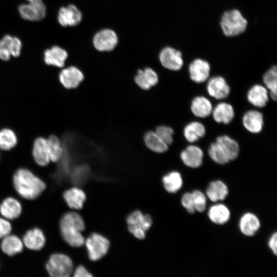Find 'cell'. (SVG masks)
<instances>
[{"instance_id":"13","label":"cell","mask_w":277,"mask_h":277,"mask_svg":"<svg viewBox=\"0 0 277 277\" xmlns=\"http://www.w3.org/2000/svg\"><path fill=\"white\" fill-rule=\"evenodd\" d=\"M18 12L21 17L26 20L38 21L45 17L46 8L43 2L40 1L20 5Z\"/></svg>"},{"instance_id":"24","label":"cell","mask_w":277,"mask_h":277,"mask_svg":"<svg viewBox=\"0 0 277 277\" xmlns=\"http://www.w3.org/2000/svg\"><path fill=\"white\" fill-rule=\"evenodd\" d=\"M211 114L215 122L226 125L231 123L235 115L233 106L226 102L217 104L213 108Z\"/></svg>"},{"instance_id":"18","label":"cell","mask_w":277,"mask_h":277,"mask_svg":"<svg viewBox=\"0 0 277 277\" xmlns=\"http://www.w3.org/2000/svg\"><path fill=\"white\" fill-rule=\"evenodd\" d=\"M242 123L244 128L249 132L259 133L263 128V115L259 111L250 110L246 112L243 116Z\"/></svg>"},{"instance_id":"23","label":"cell","mask_w":277,"mask_h":277,"mask_svg":"<svg viewBox=\"0 0 277 277\" xmlns=\"http://www.w3.org/2000/svg\"><path fill=\"white\" fill-rule=\"evenodd\" d=\"M63 197L67 206L73 210L82 209L86 199L84 191L76 187L65 190Z\"/></svg>"},{"instance_id":"7","label":"cell","mask_w":277,"mask_h":277,"mask_svg":"<svg viewBox=\"0 0 277 277\" xmlns=\"http://www.w3.org/2000/svg\"><path fill=\"white\" fill-rule=\"evenodd\" d=\"M159 59L163 67L171 71H178L184 65L183 53L174 47H164L159 53Z\"/></svg>"},{"instance_id":"21","label":"cell","mask_w":277,"mask_h":277,"mask_svg":"<svg viewBox=\"0 0 277 277\" xmlns=\"http://www.w3.org/2000/svg\"><path fill=\"white\" fill-rule=\"evenodd\" d=\"M239 226L241 232L244 235L252 236L260 228L261 222L255 214L251 212H246L241 217Z\"/></svg>"},{"instance_id":"17","label":"cell","mask_w":277,"mask_h":277,"mask_svg":"<svg viewBox=\"0 0 277 277\" xmlns=\"http://www.w3.org/2000/svg\"><path fill=\"white\" fill-rule=\"evenodd\" d=\"M180 157L186 166L196 168L202 165L204 152L199 146L190 145L181 152Z\"/></svg>"},{"instance_id":"29","label":"cell","mask_w":277,"mask_h":277,"mask_svg":"<svg viewBox=\"0 0 277 277\" xmlns=\"http://www.w3.org/2000/svg\"><path fill=\"white\" fill-rule=\"evenodd\" d=\"M206 133L205 126L197 121H193L187 124L183 130L185 139L189 143H193L204 137Z\"/></svg>"},{"instance_id":"20","label":"cell","mask_w":277,"mask_h":277,"mask_svg":"<svg viewBox=\"0 0 277 277\" xmlns=\"http://www.w3.org/2000/svg\"><path fill=\"white\" fill-rule=\"evenodd\" d=\"M247 98L248 101L254 107L263 108L268 102L269 93L265 86L260 84H255L248 90Z\"/></svg>"},{"instance_id":"36","label":"cell","mask_w":277,"mask_h":277,"mask_svg":"<svg viewBox=\"0 0 277 277\" xmlns=\"http://www.w3.org/2000/svg\"><path fill=\"white\" fill-rule=\"evenodd\" d=\"M208 154L213 161L220 165H225L230 161L223 148L216 142L210 145Z\"/></svg>"},{"instance_id":"27","label":"cell","mask_w":277,"mask_h":277,"mask_svg":"<svg viewBox=\"0 0 277 277\" xmlns=\"http://www.w3.org/2000/svg\"><path fill=\"white\" fill-rule=\"evenodd\" d=\"M228 188L226 184L221 180L210 182L206 189V196L213 202L223 201L228 194Z\"/></svg>"},{"instance_id":"10","label":"cell","mask_w":277,"mask_h":277,"mask_svg":"<svg viewBox=\"0 0 277 277\" xmlns=\"http://www.w3.org/2000/svg\"><path fill=\"white\" fill-rule=\"evenodd\" d=\"M31 156L38 166L46 167L50 163L47 137L39 136L34 139L31 148Z\"/></svg>"},{"instance_id":"2","label":"cell","mask_w":277,"mask_h":277,"mask_svg":"<svg viewBox=\"0 0 277 277\" xmlns=\"http://www.w3.org/2000/svg\"><path fill=\"white\" fill-rule=\"evenodd\" d=\"M85 228L83 218L73 211L64 213L60 220L61 235L65 242L73 247H80L84 245L85 239L82 232Z\"/></svg>"},{"instance_id":"40","label":"cell","mask_w":277,"mask_h":277,"mask_svg":"<svg viewBox=\"0 0 277 277\" xmlns=\"http://www.w3.org/2000/svg\"><path fill=\"white\" fill-rule=\"evenodd\" d=\"M181 204L189 213L192 214L195 211L191 192H186L183 195Z\"/></svg>"},{"instance_id":"39","label":"cell","mask_w":277,"mask_h":277,"mask_svg":"<svg viewBox=\"0 0 277 277\" xmlns=\"http://www.w3.org/2000/svg\"><path fill=\"white\" fill-rule=\"evenodd\" d=\"M155 132L168 145L172 143L174 131L171 127L166 126H160L156 128Z\"/></svg>"},{"instance_id":"43","label":"cell","mask_w":277,"mask_h":277,"mask_svg":"<svg viewBox=\"0 0 277 277\" xmlns=\"http://www.w3.org/2000/svg\"><path fill=\"white\" fill-rule=\"evenodd\" d=\"M74 277L92 276V275L83 265L77 266L73 271Z\"/></svg>"},{"instance_id":"26","label":"cell","mask_w":277,"mask_h":277,"mask_svg":"<svg viewBox=\"0 0 277 277\" xmlns=\"http://www.w3.org/2000/svg\"><path fill=\"white\" fill-rule=\"evenodd\" d=\"M190 108L192 113L200 118L209 116L213 109L210 100L204 96H197L194 97L191 101Z\"/></svg>"},{"instance_id":"25","label":"cell","mask_w":277,"mask_h":277,"mask_svg":"<svg viewBox=\"0 0 277 277\" xmlns=\"http://www.w3.org/2000/svg\"><path fill=\"white\" fill-rule=\"evenodd\" d=\"M134 81L140 88L148 90L157 84L159 76L153 69L147 67L137 71Z\"/></svg>"},{"instance_id":"12","label":"cell","mask_w":277,"mask_h":277,"mask_svg":"<svg viewBox=\"0 0 277 277\" xmlns=\"http://www.w3.org/2000/svg\"><path fill=\"white\" fill-rule=\"evenodd\" d=\"M22 239L24 247L33 251H40L45 247L46 243V238L44 232L38 227L28 230Z\"/></svg>"},{"instance_id":"15","label":"cell","mask_w":277,"mask_h":277,"mask_svg":"<svg viewBox=\"0 0 277 277\" xmlns=\"http://www.w3.org/2000/svg\"><path fill=\"white\" fill-rule=\"evenodd\" d=\"M82 17L81 11L75 5L71 4L60 9L57 20L63 27H73L81 23Z\"/></svg>"},{"instance_id":"22","label":"cell","mask_w":277,"mask_h":277,"mask_svg":"<svg viewBox=\"0 0 277 277\" xmlns=\"http://www.w3.org/2000/svg\"><path fill=\"white\" fill-rule=\"evenodd\" d=\"M68 57V53L61 47L54 46L46 50L44 54V60L46 64L58 68L64 66Z\"/></svg>"},{"instance_id":"1","label":"cell","mask_w":277,"mask_h":277,"mask_svg":"<svg viewBox=\"0 0 277 277\" xmlns=\"http://www.w3.org/2000/svg\"><path fill=\"white\" fill-rule=\"evenodd\" d=\"M12 183L16 192L26 200L37 199L46 190L45 182L30 169L21 167L15 171Z\"/></svg>"},{"instance_id":"5","label":"cell","mask_w":277,"mask_h":277,"mask_svg":"<svg viewBox=\"0 0 277 277\" xmlns=\"http://www.w3.org/2000/svg\"><path fill=\"white\" fill-rule=\"evenodd\" d=\"M127 223L129 232L136 238L142 240L145 238L146 232L151 226L152 220L149 215L136 210L128 215Z\"/></svg>"},{"instance_id":"34","label":"cell","mask_w":277,"mask_h":277,"mask_svg":"<svg viewBox=\"0 0 277 277\" xmlns=\"http://www.w3.org/2000/svg\"><path fill=\"white\" fill-rule=\"evenodd\" d=\"M263 81L267 90H269V95L274 101L277 98V68L272 65L263 76Z\"/></svg>"},{"instance_id":"46","label":"cell","mask_w":277,"mask_h":277,"mask_svg":"<svg viewBox=\"0 0 277 277\" xmlns=\"http://www.w3.org/2000/svg\"><path fill=\"white\" fill-rule=\"evenodd\" d=\"M1 152H0V161H1Z\"/></svg>"},{"instance_id":"3","label":"cell","mask_w":277,"mask_h":277,"mask_svg":"<svg viewBox=\"0 0 277 277\" xmlns=\"http://www.w3.org/2000/svg\"><path fill=\"white\" fill-rule=\"evenodd\" d=\"M248 25L247 18L236 8L225 10L219 19V26L222 34L229 38L238 37L244 33Z\"/></svg>"},{"instance_id":"37","label":"cell","mask_w":277,"mask_h":277,"mask_svg":"<svg viewBox=\"0 0 277 277\" xmlns=\"http://www.w3.org/2000/svg\"><path fill=\"white\" fill-rule=\"evenodd\" d=\"M12 39V36L6 35L0 40V59L2 61H7L11 56Z\"/></svg>"},{"instance_id":"19","label":"cell","mask_w":277,"mask_h":277,"mask_svg":"<svg viewBox=\"0 0 277 277\" xmlns=\"http://www.w3.org/2000/svg\"><path fill=\"white\" fill-rule=\"evenodd\" d=\"M1 240L0 249L9 256L21 253L25 248L22 239L14 234L10 233Z\"/></svg>"},{"instance_id":"35","label":"cell","mask_w":277,"mask_h":277,"mask_svg":"<svg viewBox=\"0 0 277 277\" xmlns=\"http://www.w3.org/2000/svg\"><path fill=\"white\" fill-rule=\"evenodd\" d=\"M146 146L156 153H163L168 149V145L154 131H148L144 136Z\"/></svg>"},{"instance_id":"8","label":"cell","mask_w":277,"mask_h":277,"mask_svg":"<svg viewBox=\"0 0 277 277\" xmlns=\"http://www.w3.org/2000/svg\"><path fill=\"white\" fill-rule=\"evenodd\" d=\"M188 71L190 78L193 82L202 83L210 77L211 65L207 60L196 57L189 64Z\"/></svg>"},{"instance_id":"45","label":"cell","mask_w":277,"mask_h":277,"mask_svg":"<svg viewBox=\"0 0 277 277\" xmlns=\"http://www.w3.org/2000/svg\"><path fill=\"white\" fill-rule=\"evenodd\" d=\"M26 1H28L29 3H34V2H38L42 0H26Z\"/></svg>"},{"instance_id":"28","label":"cell","mask_w":277,"mask_h":277,"mask_svg":"<svg viewBox=\"0 0 277 277\" xmlns=\"http://www.w3.org/2000/svg\"><path fill=\"white\" fill-rule=\"evenodd\" d=\"M208 215L212 223L218 225H223L229 220L230 212L225 205L216 204L210 207Z\"/></svg>"},{"instance_id":"38","label":"cell","mask_w":277,"mask_h":277,"mask_svg":"<svg viewBox=\"0 0 277 277\" xmlns=\"http://www.w3.org/2000/svg\"><path fill=\"white\" fill-rule=\"evenodd\" d=\"M195 211L202 212L206 208L207 200L205 195L200 190H195L191 192Z\"/></svg>"},{"instance_id":"42","label":"cell","mask_w":277,"mask_h":277,"mask_svg":"<svg viewBox=\"0 0 277 277\" xmlns=\"http://www.w3.org/2000/svg\"><path fill=\"white\" fill-rule=\"evenodd\" d=\"M22 43L19 38L12 36L11 43V55L13 57H18L21 53Z\"/></svg>"},{"instance_id":"16","label":"cell","mask_w":277,"mask_h":277,"mask_svg":"<svg viewBox=\"0 0 277 277\" xmlns=\"http://www.w3.org/2000/svg\"><path fill=\"white\" fill-rule=\"evenodd\" d=\"M22 212L21 203L14 197H6L0 203V215L9 221L18 219Z\"/></svg>"},{"instance_id":"31","label":"cell","mask_w":277,"mask_h":277,"mask_svg":"<svg viewBox=\"0 0 277 277\" xmlns=\"http://www.w3.org/2000/svg\"><path fill=\"white\" fill-rule=\"evenodd\" d=\"M215 142L222 146L230 161H233L238 157L240 146L235 140L227 135H223L217 137Z\"/></svg>"},{"instance_id":"4","label":"cell","mask_w":277,"mask_h":277,"mask_svg":"<svg viewBox=\"0 0 277 277\" xmlns=\"http://www.w3.org/2000/svg\"><path fill=\"white\" fill-rule=\"evenodd\" d=\"M45 269L51 277H69L72 274L74 265L68 255L55 252L48 258L45 264Z\"/></svg>"},{"instance_id":"33","label":"cell","mask_w":277,"mask_h":277,"mask_svg":"<svg viewBox=\"0 0 277 277\" xmlns=\"http://www.w3.org/2000/svg\"><path fill=\"white\" fill-rule=\"evenodd\" d=\"M18 143L15 132L9 127L0 129V150L7 151L14 148Z\"/></svg>"},{"instance_id":"32","label":"cell","mask_w":277,"mask_h":277,"mask_svg":"<svg viewBox=\"0 0 277 277\" xmlns=\"http://www.w3.org/2000/svg\"><path fill=\"white\" fill-rule=\"evenodd\" d=\"M162 182L165 190L171 193L177 192L183 184L182 175L176 171H171L165 175L163 177Z\"/></svg>"},{"instance_id":"30","label":"cell","mask_w":277,"mask_h":277,"mask_svg":"<svg viewBox=\"0 0 277 277\" xmlns=\"http://www.w3.org/2000/svg\"><path fill=\"white\" fill-rule=\"evenodd\" d=\"M47 138L50 162L54 163L58 162L64 154V145L59 137L54 134L49 135Z\"/></svg>"},{"instance_id":"11","label":"cell","mask_w":277,"mask_h":277,"mask_svg":"<svg viewBox=\"0 0 277 277\" xmlns=\"http://www.w3.org/2000/svg\"><path fill=\"white\" fill-rule=\"evenodd\" d=\"M207 81V91L210 96L216 100H223L228 96L230 88L224 77L216 75Z\"/></svg>"},{"instance_id":"41","label":"cell","mask_w":277,"mask_h":277,"mask_svg":"<svg viewBox=\"0 0 277 277\" xmlns=\"http://www.w3.org/2000/svg\"><path fill=\"white\" fill-rule=\"evenodd\" d=\"M12 230L10 221L0 216V240L11 233Z\"/></svg>"},{"instance_id":"6","label":"cell","mask_w":277,"mask_h":277,"mask_svg":"<svg viewBox=\"0 0 277 277\" xmlns=\"http://www.w3.org/2000/svg\"><path fill=\"white\" fill-rule=\"evenodd\" d=\"M89 258L91 261H97L104 256L110 246L109 240L103 235L93 233L85 240Z\"/></svg>"},{"instance_id":"44","label":"cell","mask_w":277,"mask_h":277,"mask_svg":"<svg viewBox=\"0 0 277 277\" xmlns=\"http://www.w3.org/2000/svg\"><path fill=\"white\" fill-rule=\"evenodd\" d=\"M268 246L274 255L277 254V234L273 233L268 241Z\"/></svg>"},{"instance_id":"14","label":"cell","mask_w":277,"mask_h":277,"mask_svg":"<svg viewBox=\"0 0 277 277\" xmlns=\"http://www.w3.org/2000/svg\"><path fill=\"white\" fill-rule=\"evenodd\" d=\"M84 78L83 72L75 66H70L63 69L58 75L61 84L68 89L77 87Z\"/></svg>"},{"instance_id":"9","label":"cell","mask_w":277,"mask_h":277,"mask_svg":"<svg viewBox=\"0 0 277 277\" xmlns=\"http://www.w3.org/2000/svg\"><path fill=\"white\" fill-rule=\"evenodd\" d=\"M118 37L112 29H104L97 32L93 36V45L98 51H111L117 46Z\"/></svg>"}]
</instances>
